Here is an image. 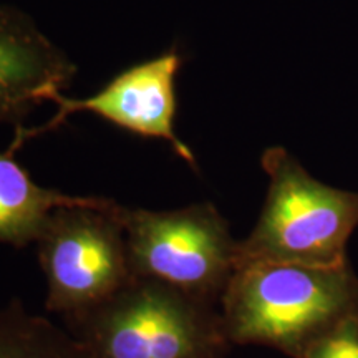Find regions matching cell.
Returning <instances> with one entry per match:
<instances>
[{"mask_svg":"<svg viewBox=\"0 0 358 358\" xmlns=\"http://www.w3.org/2000/svg\"><path fill=\"white\" fill-rule=\"evenodd\" d=\"M120 219L133 277L221 303L239 262V241L216 206L203 201L171 211L122 206Z\"/></svg>","mask_w":358,"mask_h":358,"instance_id":"obj_4","label":"cell"},{"mask_svg":"<svg viewBox=\"0 0 358 358\" xmlns=\"http://www.w3.org/2000/svg\"><path fill=\"white\" fill-rule=\"evenodd\" d=\"M219 307L231 345H261L303 358L340 325L358 319V275L350 261L332 267L243 262Z\"/></svg>","mask_w":358,"mask_h":358,"instance_id":"obj_1","label":"cell"},{"mask_svg":"<svg viewBox=\"0 0 358 358\" xmlns=\"http://www.w3.org/2000/svg\"><path fill=\"white\" fill-rule=\"evenodd\" d=\"M122 204L101 198L95 204L57 208L37 239V257L47 297L45 308L64 319L105 302L133 279Z\"/></svg>","mask_w":358,"mask_h":358,"instance_id":"obj_5","label":"cell"},{"mask_svg":"<svg viewBox=\"0 0 358 358\" xmlns=\"http://www.w3.org/2000/svg\"><path fill=\"white\" fill-rule=\"evenodd\" d=\"M268 178L266 201L245 239L239 262L277 261L332 267L348 262L347 245L358 227V191L313 178L284 146L261 156Z\"/></svg>","mask_w":358,"mask_h":358,"instance_id":"obj_3","label":"cell"},{"mask_svg":"<svg viewBox=\"0 0 358 358\" xmlns=\"http://www.w3.org/2000/svg\"><path fill=\"white\" fill-rule=\"evenodd\" d=\"M219 306L166 284L133 277L65 329L93 358H227Z\"/></svg>","mask_w":358,"mask_h":358,"instance_id":"obj_2","label":"cell"},{"mask_svg":"<svg viewBox=\"0 0 358 358\" xmlns=\"http://www.w3.org/2000/svg\"><path fill=\"white\" fill-rule=\"evenodd\" d=\"M303 358H358V319L340 325L317 342Z\"/></svg>","mask_w":358,"mask_h":358,"instance_id":"obj_10","label":"cell"},{"mask_svg":"<svg viewBox=\"0 0 358 358\" xmlns=\"http://www.w3.org/2000/svg\"><path fill=\"white\" fill-rule=\"evenodd\" d=\"M181 64V55L176 50H169L129 66L116 75L105 88L85 100L57 93L50 100L57 105V113L50 122L38 128H15V138L8 151L15 153L25 141L60 128L70 115L88 111L138 136L166 141L179 158L196 169L198 164L194 153L174 131L178 110L176 77Z\"/></svg>","mask_w":358,"mask_h":358,"instance_id":"obj_6","label":"cell"},{"mask_svg":"<svg viewBox=\"0 0 358 358\" xmlns=\"http://www.w3.org/2000/svg\"><path fill=\"white\" fill-rule=\"evenodd\" d=\"M100 196H71L38 186L13 153H0V243L15 249L35 244L57 208L95 204Z\"/></svg>","mask_w":358,"mask_h":358,"instance_id":"obj_8","label":"cell"},{"mask_svg":"<svg viewBox=\"0 0 358 358\" xmlns=\"http://www.w3.org/2000/svg\"><path fill=\"white\" fill-rule=\"evenodd\" d=\"M77 65L20 8L0 3V124L22 120L69 88Z\"/></svg>","mask_w":358,"mask_h":358,"instance_id":"obj_7","label":"cell"},{"mask_svg":"<svg viewBox=\"0 0 358 358\" xmlns=\"http://www.w3.org/2000/svg\"><path fill=\"white\" fill-rule=\"evenodd\" d=\"M0 358H93L80 340L29 312L20 299L0 306Z\"/></svg>","mask_w":358,"mask_h":358,"instance_id":"obj_9","label":"cell"}]
</instances>
